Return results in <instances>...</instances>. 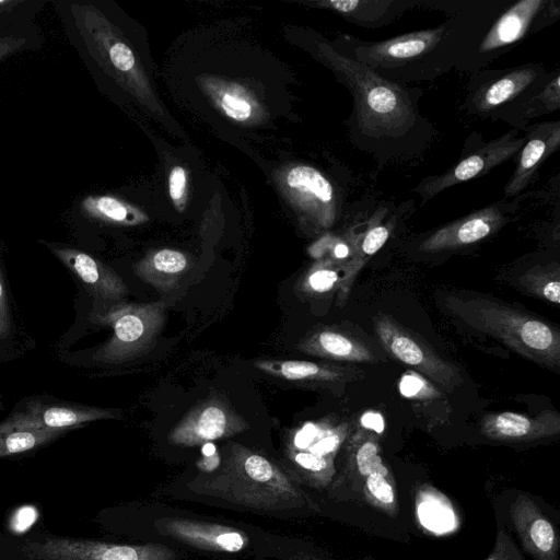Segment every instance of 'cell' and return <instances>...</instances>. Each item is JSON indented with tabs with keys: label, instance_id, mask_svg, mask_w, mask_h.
<instances>
[{
	"label": "cell",
	"instance_id": "obj_1",
	"mask_svg": "<svg viewBox=\"0 0 560 560\" xmlns=\"http://www.w3.org/2000/svg\"><path fill=\"white\" fill-rule=\"evenodd\" d=\"M188 488L250 509L277 511L316 505L290 477L264 455L230 444L219 468L194 478Z\"/></svg>",
	"mask_w": 560,
	"mask_h": 560
},
{
	"label": "cell",
	"instance_id": "obj_2",
	"mask_svg": "<svg viewBox=\"0 0 560 560\" xmlns=\"http://www.w3.org/2000/svg\"><path fill=\"white\" fill-rule=\"evenodd\" d=\"M447 312L514 352L549 369L560 365V332L532 314L482 295L450 294Z\"/></svg>",
	"mask_w": 560,
	"mask_h": 560
},
{
	"label": "cell",
	"instance_id": "obj_3",
	"mask_svg": "<svg viewBox=\"0 0 560 560\" xmlns=\"http://www.w3.org/2000/svg\"><path fill=\"white\" fill-rule=\"evenodd\" d=\"M317 52L351 91L361 132L374 138H397L411 128L416 120L415 109L402 88L327 43H317Z\"/></svg>",
	"mask_w": 560,
	"mask_h": 560
},
{
	"label": "cell",
	"instance_id": "obj_4",
	"mask_svg": "<svg viewBox=\"0 0 560 560\" xmlns=\"http://www.w3.org/2000/svg\"><path fill=\"white\" fill-rule=\"evenodd\" d=\"M80 25L82 36L100 65L140 104L162 116L163 108L145 71L115 25L93 7H80Z\"/></svg>",
	"mask_w": 560,
	"mask_h": 560
},
{
	"label": "cell",
	"instance_id": "obj_5",
	"mask_svg": "<svg viewBox=\"0 0 560 560\" xmlns=\"http://www.w3.org/2000/svg\"><path fill=\"white\" fill-rule=\"evenodd\" d=\"M331 491L336 497L368 504L388 516L398 513L395 479L373 438L352 443Z\"/></svg>",
	"mask_w": 560,
	"mask_h": 560
},
{
	"label": "cell",
	"instance_id": "obj_6",
	"mask_svg": "<svg viewBox=\"0 0 560 560\" xmlns=\"http://www.w3.org/2000/svg\"><path fill=\"white\" fill-rule=\"evenodd\" d=\"M166 314V303L117 304L98 320L113 328L112 338L95 353L105 363H124L149 352L155 345Z\"/></svg>",
	"mask_w": 560,
	"mask_h": 560
},
{
	"label": "cell",
	"instance_id": "obj_7",
	"mask_svg": "<svg viewBox=\"0 0 560 560\" xmlns=\"http://www.w3.org/2000/svg\"><path fill=\"white\" fill-rule=\"evenodd\" d=\"M22 551L28 560H176L174 550L161 544L119 545L59 537L25 541Z\"/></svg>",
	"mask_w": 560,
	"mask_h": 560
},
{
	"label": "cell",
	"instance_id": "obj_8",
	"mask_svg": "<svg viewBox=\"0 0 560 560\" xmlns=\"http://www.w3.org/2000/svg\"><path fill=\"white\" fill-rule=\"evenodd\" d=\"M373 326L381 346L397 361L411 366L443 389L453 390L460 384L462 378L454 365L390 316L377 315Z\"/></svg>",
	"mask_w": 560,
	"mask_h": 560
},
{
	"label": "cell",
	"instance_id": "obj_9",
	"mask_svg": "<svg viewBox=\"0 0 560 560\" xmlns=\"http://www.w3.org/2000/svg\"><path fill=\"white\" fill-rule=\"evenodd\" d=\"M247 421L225 400L214 396L199 402L168 432V443L177 446L203 445L231 438L248 429Z\"/></svg>",
	"mask_w": 560,
	"mask_h": 560
},
{
	"label": "cell",
	"instance_id": "obj_10",
	"mask_svg": "<svg viewBox=\"0 0 560 560\" xmlns=\"http://www.w3.org/2000/svg\"><path fill=\"white\" fill-rule=\"evenodd\" d=\"M279 182L301 215L317 229L330 228L337 217V200L331 183L315 167L294 165Z\"/></svg>",
	"mask_w": 560,
	"mask_h": 560
},
{
	"label": "cell",
	"instance_id": "obj_11",
	"mask_svg": "<svg viewBox=\"0 0 560 560\" xmlns=\"http://www.w3.org/2000/svg\"><path fill=\"white\" fill-rule=\"evenodd\" d=\"M516 135L517 130H511L502 137L483 144L446 172L422 179L415 191L424 203L451 186L488 174L492 168L520 152L525 138H517Z\"/></svg>",
	"mask_w": 560,
	"mask_h": 560
},
{
	"label": "cell",
	"instance_id": "obj_12",
	"mask_svg": "<svg viewBox=\"0 0 560 560\" xmlns=\"http://www.w3.org/2000/svg\"><path fill=\"white\" fill-rule=\"evenodd\" d=\"M505 205L494 203L453 221L427 236L419 250L438 253L475 244L497 232L508 220Z\"/></svg>",
	"mask_w": 560,
	"mask_h": 560
},
{
	"label": "cell",
	"instance_id": "obj_13",
	"mask_svg": "<svg viewBox=\"0 0 560 560\" xmlns=\"http://www.w3.org/2000/svg\"><path fill=\"white\" fill-rule=\"evenodd\" d=\"M510 516L524 551L535 560H559L558 530L530 497L517 495Z\"/></svg>",
	"mask_w": 560,
	"mask_h": 560
},
{
	"label": "cell",
	"instance_id": "obj_14",
	"mask_svg": "<svg viewBox=\"0 0 560 560\" xmlns=\"http://www.w3.org/2000/svg\"><path fill=\"white\" fill-rule=\"evenodd\" d=\"M153 526L160 535L203 550L233 553L243 550L248 544L244 532L215 523L164 517L156 520Z\"/></svg>",
	"mask_w": 560,
	"mask_h": 560
},
{
	"label": "cell",
	"instance_id": "obj_15",
	"mask_svg": "<svg viewBox=\"0 0 560 560\" xmlns=\"http://www.w3.org/2000/svg\"><path fill=\"white\" fill-rule=\"evenodd\" d=\"M445 26L417 31L386 40L359 43L354 60L370 68L408 61L432 50L442 40Z\"/></svg>",
	"mask_w": 560,
	"mask_h": 560
},
{
	"label": "cell",
	"instance_id": "obj_16",
	"mask_svg": "<svg viewBox=\"0 0 560 560\" xmlns=\"http://www.w3.org/2000/svg\"><path fill=\"white\" fill-rule=\"evenodd\" d=\"M560 417L546 410L537 416L512 411L487 415L481 421V433L486 438L508 443L530 442L557 435Z\"/></svg>",
	"mask_w": 560,
	"mask_h": 560
},
{
	"label": "cell",
	"instance_id": "obj_17",
	"mask_svg": "<svg viewBox=\"0 0 560 560\" xmlns=\"http://www.w3.org/2000/svg\"><path fill=\"white\" fill-rule=\"evenodd\" d=\"M520 150L516 167L504 187L506 198L520 195L533 180L542 163L560 147V121L532 126Z\"/></svg>",
	"mask_w": 560,
	"mask_h": 560
},
{
	"label": "cell",
	"instance_id": "obj_18",
	"mask_svg": "<svg viewBox=\"0 0 560 560\" xmlns=\"http://www.w3.org/2000/svg\"><path fill=\"white\" fill-rule=\"evenodd\" d=\"M542 74L544 69L538 65L521 66L506 71L479 86L470 98L469 108L474 114H489L525 92L535 90Z\"/></svg>",
	"mask_w": 560,
	"mask_h": 560
},
{
	"label": "cell",
	"instance_id": "obj_19",
	"mask_svg": "<svg viewBox=\"0 0 560 560\" xmlns=\"http://www.w3.org/2000/svg\"><path fill=\"white\" fill-rule=\"evenodd\" d=\"M108 409L95 407H30L0 424V432L12 430H66L85 422L114 418Z\"/></svg>",
	"mask_w": 560,
	"mask_h": 560
},
{
	"label": "cell",
	"instance_id": "obj_20",
	"mask_svg": "<svg viewBox=\"0 0 560 560\" xmlns=\"http://www.w3.org/2000/svg\"><path fill=\"white\" fill-rule=\"evenodd\" d=\"M300 351L325 359L347 362H375L377 353L361 338L338 327L312 330L296 347Z\"/></svg>",
	"mask_w": 560,
	"mask_h": 560
},
{
	"label": "cell",
	"instance_id": "obj_21",
	"mask_svg": "<svg viewBox=\"0 0 560 560\" xmlns=\"http://www.w3.org/2000/svg\"><path fill=\"white\" fill-rule=\"evenodd\" d=\"M546 0H522L510 7L480 43L481 52H493L521 40L547 8Z\"/></svg>",
	"mask_w": 560,
	"mask_h": 560
},
{
	"label": "cell",
	"instance_id": "obj_22",
	"mask_svg": "<svg viewBox=\"0 0 560 560\" xmlns=\"http://www.w3.org/2000/svg\"><path fill=\"white\" fill-rule=\"evenodd\" d=\"M54 252L97 298L118 301L128 294V288L122 279L90 255L68 248L54 249Z\"/></svg>",
	"mask_w": 560,
	"mask_h": 560
},
{
	"label": "cell",
	"instance_id": "obj_23",
	"mask_svg": "<svg viewBox=\"0 0 560 560\" xmlns=\"http://www.w3.org/2000/svg\"><path fill=\"white\" fill-rule=\"evenodd\" d=\"M254 366L275 377L294 383L335 384L349 380V369L301 360H257Z\"/></svg>",
	"mask_w": 560,
	"mask_h": 560
},
{
	"label": "cell",
	"instance_id": "obj_24",
	"mask_svg": "<svg viewBox=\"0 0 560 560\" xmlns=\"http://www.w3.org/2000/svg\"><path fill=\"white\" fill-rule=\"evenodd\" d=\"M200 84L214 105L230 119L237 122H255L262 115L253 94L242 85L206 77Z\"/></svg>",
	"mask_w": 560,
	"mask_h": 560
},
{
	"label": "cell",
	"instance_id": "obj_25",
	"mask_svg": "<svg viewBox=\"0 0 560 560\" xmlns=\"http://www.w3.org/2000/svg\"><path fill=\"white\" fill-rule=\"evenodd\" d=\"M188 267L189 259L183 252L162 248L140 259L133 266V272L141 281L166 293L177 285Z\"/></svg>",
	"mask_w": 560,
	"mask_h": 560
},
{
	"label": "cell",
	"instance_id": "obj_26",
	"mask_svg": "<svg viewBox=\"0 0 560 560\" xmlns=\"http://www.w3.org/2000/svg\"><path fill=\"white\" fill-rule=\"evenodd\" d=\"M392 228L393 224L390 222L387 224L373 223L363 236L355 242L352 256L343 262V276L339 283L337 295L339 306L345 305L357 276L368 260L386 243Z\"/></svg>",
	"mask_w": 560,
	"mask_h": 560
},
{
	"label": "cell",
	"instance_id": "obj_27",
	"mask_svg": "<svg viewBox=\"0 0 560 560\" xmlns=\"http://www.w3.org/2000/svg\"><path fill=\"white\" fill-rule=\"evenodd\" d=\"M394 0H323L314 5L329 9L363 27H378L393 20L400 9Z\"/></svg>",
	"mask_w": 560,
	"mask_h": 560
},
{
	"label": "cell",
	"instance_id": "obj_28",
	"mask_svg": "<svg viewBox=\"0 0 560 560\" xmlns=\"http://www.w3.org/2000/svg\"><path fill=\"white\" fill-rule=\"evenodd\" d=\"M346 433L345 425L330 427L323 422H307L291 433L287 446L335 458Z\"/></svg>",
	"mask_w": 560,
	"mask_h": 560
},
{
	"label": "cell",
	"instance_id": "obj_29",
	"mask_svg": "<svg viewBox=\"0 0 560 560\" xmlns=\"http://www.w3.org/2000/svg\"><path fill=\"white\" fill-rule=\"evenodd\" d=\"M285 456L296 478L316 489L327 487L336 472L334 457L319 456L288 446L285 447Z\"/></svg>",
	"mask_w": 560,
	"mask_h": 560
},
{
	"label": "cell",
	"instance_id": "obj_30",
	"mask_svg": "<svg viewBox=\"0 0 560 560\" xmlns=\"http://www.w3.org/2000/svg\"><path fill=\"white\" fill-rule=\"evenodd\" d=\"M83 208L92 217L117 224L138 225L148 221L145 213L110 196L89 197Z\"/></svg>",
	"mask_w": 560,
	"mask_h": 560
},
{
	"label": "cell",
	"instance_id": "obj_31",
	"mask_svg": "<svg viewBox=\"0 0 560 560\" xmlns=\"http://www.w3.org/2000/svg\"><path fill=\"white\" fill-rule=\"evenodd\" d=\"M343 276V264L328 257L317 259L299 283L300 290L308 295H320L339 287Z\"/></svg>",
	"mask_w": 560,
	"mask_h": 560
},
{
	"label": "cell",
	"instance_id": "obj_32",
	"mask_svg": "<svg viewBox=\"0 0 560 560\" xmlns=\"http://www.w3.org/2000/svg\"><path fill=\"white\" fill-rule=\"evenodd\" d=\"M66 430H12L0 432V457L21 454L45 445Z\"/></svg>",
	"mask_w": 560,
	"mask_h": 560
},
{
	"label": "cell",
	"instance_id": "obj_33",
	"mask_svg": "<svg viewBox=\"0 0 560 560\" xmlns=\"http://www.w3.org/2000/svg\"><path fill=\"white\" fill-rule=\"evenodd\" d=\"M520 115L523 119L538 117L558 110L560 107V75L558 72L539 89L533 91L521 103Z\"/></svg>",
	"mask_w": 560,
	"mask_h": 560
},
{
	"label": "cell",
	"instance_id": "obj_34",
	"mask_svg": "<svg viewBox=\"0 0 560 560\" xmlns=\"http://www.w3.org/2000/svg\"><path fill=\"white\" fill-rule=\"evenodd\" d=\"M521 282L528 291L551 303L559 304L560 281L558 267L555 269L547 267L529 269L524 273Z\"/></svg>",
	"mask_w": 560,
	"mask_h": 560
},
{
	"label": "cell",
	"instance_id": "obj_35",
	"mask_svg": "<svg viewBox=\"0 0 560 560\" xmlns=\"http://www.w3.org/2000/svg\"><path fill=\"white\" fill-rule=\"evenodd\" d=\"M399 390L407 398H431L436 397L439 392L419 373L408 371L399 382Z\"/></svg>",
	"mask_w": 560,
	"mask_h": 560
},
{
	"label": "cell",
	"instance_id": "obj_36",
	"mask_svg": "<svg viewBox=\"0 0 560 560\" xmlns=\"http://www.w3.org/2000/svg\"><path fill=\"white\" fill-rule=\"evenodd\" d=\"M486 560H526V558L506 529L501 527L498 528L493 549Z\"/></svg>",
	"mask_w": 560,
	"mask_h": 560
},
{
	"label": "cell",
	"instance_id": "obj_37",
	"mask_svg": "<svg viewBox=\"0 0 560 560\" xmlns=\"http://www.w3.org/2000/svg\"><path fill=\"white\" fill-rule=\"evenodd\" d=\"M168 194L177 211L183 212L187 200V174L184 167L175 166L171 170Z\"/></svg>",
	"mask_w": 560,
	"mask_h": 560
},
{
	"label": "cell",
	"instance_id": "obj_38",
	"mask_svg": "<svg viewBox=\"0 0 560 560\" xmlns=\"http://www.w3.org/2000/svg\"><path fill=\"white\" fill-rule=\"evenodd\" d=\"M361 425L365 429L372 430L376 433L384 431V419L378 412L368 411L364 412L360 419Z\"/></svg>",
	"mask_w": 560,
	"mask_h": 560
},
{
	"label": "cell",
	"instance_id": "obj_39",
	"mask_svg": "<svg viewBox=\"0 0 560 560\" xmlns=\"http://www.w3.org/2000/svg\"><path fill=\"white\" fill-rule=\"evenodd\" d=\"M10 329V320L8 315L7 299L3 283L0 275V338L4 337Z\"/></svg>",
	"mask_w": 560,
	"mask_h": 560
},
{
	"label": "cell",
	"instance_id": "obj_40",
	"mask_svg": "<svg viewBox=\"0 0 560 560\" xmlns=\"http://www.w3.org/2000/svg\"><path fill=\"white\" fill-rule=\"evenodd\" d=\"M221 464V456L218 452H214L210 455H203L199 460H197V468L203 474H210L219 468Z\"/></svg>",
	"mask_w": 560,
	"mask_h": 560
},
{
	"label": "cell",
	"instance_id": "obj_41",
	"mask_svg": "<svg viewBox=\"0 0 560 560\" xmlns=\"http://www.w3.org/2000/svg\"><path fill=\"white\" fill-rule=\"evenodd\" d=\"M24 39H15V38H1L0 39V59L21 47L24 44Z\"/></svg>",
	"mask_w": 560,
	"mask_h": 560
},
{
	"label": "cell",
	"instance_id": "obj_42",
	"mask_svg": "<svg viewBox=\"0 0 560 560\" xmlns=\"http://www.w3.org/2000/svg\"><path fill=\"white\" fill-rule=\"evenodd\" d=\"M4 3H7V1L0 0V4H4Z\"/></svg>",
	"mask_w": 560,
	"mask_h": 560
},
{
	"label": "cell",
	"instance_id": "obj_43",
	"mask_svg": "<svg viewBox=\"0 0 560 560\" xmlns=\"http://www.w3.org/2000/svg\"><path fill=\"white\" fill-rule=\"evenodd\" d=\"M365 560H374V559H372L371 557H368V558H365Z\"/></svg>",
	"mask_w": 560,
	"mask_h": 560
}]
</instances>
